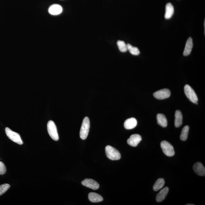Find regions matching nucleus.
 Segmentation results:
<instances>
[{
	"label": "nucleus",
	"instance_id": "14",
	"mask_svg": "<svg viewBox=\"0 0 205 205\" xmlns=\"http://www.w3.org/2000/svg\"><path fill=\"white\" fill-rule=\"evenodd\" d=\"M169 189L168 187L163 188L159 192L156 196V201L158 202H161L164 200L167 195Z\"/></svg>",
	"mask_w": 205,
	"mask_h": 205
},
{
	"label": "nucleus",
	"instance_id": "19",
	"mask_svg": "<svg viewBox=\"0 0 205 205\" xmlns=\"http://www.w3.org/2000/svg\"><path fill=\"white\" fill-rule=\"evenodd\" d=\"M164 184L165 182L164 179L162 178L158 179L153 186L154 190L155 192L159 190L162 188L164 186Z\"/></svg>",
	"mask_w": 205,
	"mask_h": 205
},
{
	"label": "nucleus",
	"instance_id": "8",
	"mask_svg": "<svg viewBox=\"0 0 205 205\" xmlns=\"http://www.w3.org/2000/svg\"><path fill=\"white\" fill-rule=\"evenodd\" d=\"M81 184L84 186L94 190H97L100 187L99 184L92 179H85L81 182Z\"/></svg>",
	"mask_w": 205,
	"mask_h": 205
},
{
	"label": "nucleus",
	"instance_id": "4",
	"mask_svg": "<svg viewBox=\"0 0 205 205\" xmlns=\"http://www.w3.org/2000/svg\"><path fill=\"white\" fill-rule=\"evenodd\" d=\"M184 89L185 94L188 99L193 103L197 104L198 97L193 89L188 84L185 85L184 87Z\"/></svg>",
	"mask_w": 205,
	"mask_h": 205
},
{
	"label": "nucleus",
	"instance_id": "15",
	"mask_svg": "<svg viewBox=\"0 0 205 205\" xmlns=\"http://www.w3.org/2000/svg\"><path fill=\"white\" fill-rule=\"evenodd\" d=\"M175 126L177 128L179 127L183 122V116L180 111L177 110L175 112Z\"/></svg>",
	"mask_w": 205,
	"mask_h": 205
},
{
	"label": "nucleus",
	"instance_id": "5",
	"mask_svg": "<svg viewBox=\"0 0 205 205\" xmlns=\"http://www.w3.org/2000/svg\"><path fill=\"white\" fill-rule=\"evenodd\" d=\"M161 147L164 154L168 157H172L174 155V149L169 142L166 141L161 142Z\"/></svg>",
	"mask_w": 205,
	"mask_h": 205
},
{
	"label": "nucleus",
	"instance_id": "18",
	"mask_svg": "<svg viewBox=\"0 0 205 205\" xmlns=\"http://www.w3.org/2000/svg\"><path fill=\"white\" fill-rule=\"evenodd\" d=\"M157 120L158 124L163 127H166L167 126V120L164 115L161 114H157Z\"/></svg>",
	"mask_w": 205,
	"mask_h": 205
},
{
	"label": "nucleus",
	"instance_id": "13",
	"mask_svg": "<svg viewBox=\"0 0 205 205\" xmlns=\"http://www.w3.org/2000/svg\"><path fill=\"white\" fill-rule=\"evenodd\" d=\"M48 11L50 14L53 15H58L62 13V7L58 4H54L50 7Z\"/></svg>",
	"mask_w": 205,
	"mask_h": 205
},
{
	"label": "nucleus",
	"instance_id": "11",
	"mask_svg": "<svg viewBox=\"0 0 205 205\" xmlns=\"http://www.w3.org/2000/svg\"><path fill=\"white\" fill-rule=\"evenodd\" d=\"M193 46V43L192 38H189L186 43L185 49L184 50L183 55L184 56H188L190 54Z\"/></svg>",
	"mask_w": 205,
	"mask_h": 205
},
{
	"label": "nucleus",
	"instance_id": "16",
	"mask_svg": "<svg viewBox=\"0 0 205 205\" xmlns=\"http://www.w3.org/2000/svg\"><path fill=\"white\" fill-rule=\"evenodd\" d=\"M174 13V8L171 3H168L166 6L165 14V18L166 19L171 18Z\"/></svg>",
	"mask_w": 205,
	"mask_h": 205
},
{
	"label": "nucleus",
	"instance_id": "10",
	"mask_svg": "<svg viewBox=\"0 0 205 205\" xmlns=\"http://www.w3.org/2000/svg\"><path fill=\"white\" fill-rule=\"evenodd\" d=\"M194 171L199 176H203L205 175V168L202 163L197 162L194 164L193 166Z\"/></svg>",
	"mask_w": 205,
	"mask_h": 205
},
{
	"label": "nucleus",
	"instance_id": "21",
	"mask_svg": "<svg viewBox=\"0 0 205 205\" xmlns=\"http://www.w3.org/2000/svg\"><path fill=\"white\" fill-rule=\"evenodd\" d=\"M128 50L129 51L132 55H140V51L138 48L134 47L130 44L127 45Z\"/></svg>",
	"mask_w": 205,
	"mask_h": 205
},
{
	"label": "nucleus",
	"instance_id": "9",
	"mask_svg": "<svg viewBox=\"0 0 205 205\" xmlns=\"http://www.w3.org/2000/svg\"><path fill=\"white\" fill-rule=\"evenodd\" d=\"M142 140V138L140 135L134 134L131 135L130 138L128 139L127 143L131 146L136 147Z\"/></svg>",
	"mask_w": 205,
	"mask_h": 205
},
{
	"label": "nucleus",
	"instance_id": "6",
	"mask_svg": "<svg viewBox=\"0 0 205 205\" xmlns=\"http://www.w3.org/2000/svg\"><path fill=\"white\" fill-rule=\"evenodd\" d=\"M7 136H8L12 141L15 142L20 145H22L23 144L21 138L19 134L12 131L9 128L6 127L5 129Z\"/></svg>",
	"mask_w": 205,
	"mask_h": 205
},
{
	"label": "nucleus",
	"instance_id": "23",
	"mask_svg": "<svg viewBox=\"0 0 205 205\" xmlns=\"http://www.w3.org/2000/svg\"><path fill=\"white\" fill-rule=\"evenodd\" d=\"M10 186L8 184H4L0 185V196L2 195L8 190Z\"/></svg>",
	"mask_w": 205,
	"mask_h": 205
},
{
	"label": "nucleus",
	"instance_id": "12",
	"mask_svg": "<svg viewBox=\"0 0 205 205\" xmlns=\"http://www.w3.org/2000/svg\"><path fill=\"white\" fill-rule=\"evenodd\" d=\"M137 121L135 118L128 119L125 122L124 126L127 130L132 129L137 126Z\"/></svg>",
	"mask_w": 205,
	"mask_h": 205
},
{
	"label": "nucleus",
	"instance_id": "7",
	"mask_svg": "<svg viewBox=\"0 0 205 205\" xmlns=\"http://www.w3.org/2000/svg\"><path fill=\"white\" fill-rule=\"evenodd\" d=\"M153 95L157 99L163 100L169 98L171 95V92L167 88H164L156 92Z\"/></svg>",
	"mask_w": 205,
	"mask_h": 205
},
{
	"label": "nucleus",
	"instance_id": "22",
	"mask_svg": "<svg viewBox=\"0 0 205 205\" xmlns=\"http://www.w3.org/2000/svg\"><path fill=\"white\" fill-rule=\"evenodd\" d=\"M117 45L120 51L123 53L128 51L127 46L124 41H117Z\"/></svg>",
	"mask_w": 205,
	"mask_h": 205
},
{
	"label": "nucleus",
	"instance_id": "24",
	"mask_svg": "<svg viewBox=\"0 0 205 205\" xmlns=\"http://www.w3.org/2000/svg\"><path fill=\"white\" fill-rule=\"evenodd\" d=\"M6 172V168L4 163L0 161V175L4 174Z\"/></svg>",
	"mask_w": 205,
	"mask_h": 205
},
{
	"label": "nucleus",
	"instance_id": "2",
	"mask_svg": "<svg viewBox=\"0 0 205 205\" xmlns=\"http://www.w3.org/2000/svg\"><path fill=\"white\" fill-rule=\"evenodd\" d=\"M90 128V121L88 118L85 117L83 119L80 131V137L83 140L87 138Z\"/></svg>",
	"mask_w": 205,
	"mask_h": 205
},
{
	"label": "nucleus",
	"instance_id": "25",
	"mask_svg": "<svg viewBox=\"0 0 205 205\" xmlns=\"http://www.w3.org/2000/svg\"><path fill=\"white\" fill-rule=\"evenodd\" d=\"M186 205H194V204H186Z\"/></svg>",
	"mask_w": 205,
	"mask_h": 205
},
{
	"label": "nucleus",
	"instance_id": "20",
	"mask_svg": "<svg viewBox=\"0 0 205 205\" xmlns=\"http://www.w3.org/2000/svg\"><path fill=\"white\" fill-rule=\"evenodd\" d=\"M189 130V127L187 126L184 127L181 131L180 136V139L183 141H185L187 139Z\"/></svg>",
	"mask_w": 205,
	"mask_h": 205
},
{
	"label": "nucleus",
	"instance_id": "1",
	"mask_svg": "<svg viewBox=\"0 0 205 205\" xmlns=\"http://www.w3.org/2000/svg\"><path fill=\"white\" fill-rule=\"evenodd\" d=\"M106 155L109 159L112 160H117L121 159V155L117 149L110 145H107L105 147Z\"/></svg>",
	"mask_w": 205,
	"mask_h": 205
},
{
	"label": "nucleus",
	"instance_id": "17",
	"mask_svg": "<svg viewBox=\"0 0 205 205\" xmlns=\"http://www.w3.org/2000/svg\"><path fill=\"white\" fill-rule=\"evenodd\" d=\"M89 201L93 203H98L103 201V198L101 196L95 193H91L88 195Z\"/></svg>",
	"mask_w": 205,
	"mask_h": 205
},
{
	"label": "nucleus",
	"instance_id": "3",
	"mask_svg": "<svg viewBox=\"0 0 205 205\" xmlns=\"http://www.w3.org/2000/svg\"><path fill=\"white\" fill-rule=\"evenodd\" d=\"M47 129L49 135L53 140L57 141L59 139L58 132L56 126L54 122L52 121L48 122Z\"/></svg>",
	"mask_w": 205,
	"mask_h": 205
}]
</instances>
